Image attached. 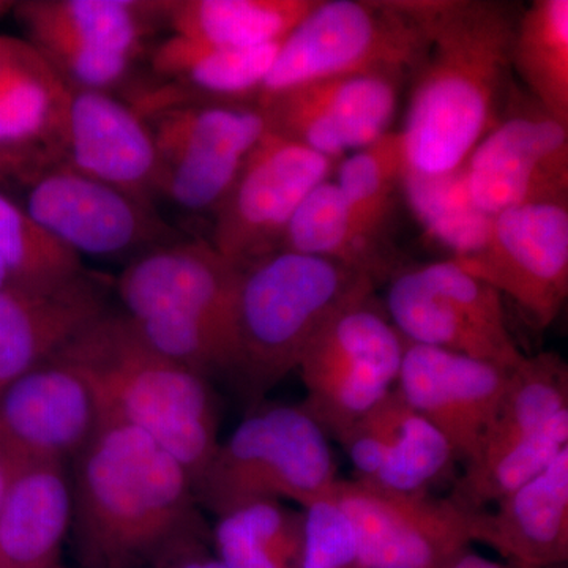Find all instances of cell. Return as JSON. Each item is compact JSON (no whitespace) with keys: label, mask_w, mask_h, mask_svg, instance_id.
Instances as JSON below:
<instances>
[{"label":"cell","mask_w":568,"mask_h":568,"mask_svg":"<svg viewBox=\"0 0 568 568\" xmlns=\"http://www.w3.org/2000/svg\"><path fill=\"white\" fill-rule=\"evenodd\" d=\"M71 526L85 568H149L204 541L193 481L151 436L100 416L74 458Z\"/></svg>","instance_id":"1"},{"label":"cell","mask_w":568,"mask_h":568,"mask_svg":"<svg viewBox=\"0 0 568 568\" xmlns=\"http://www.w3.org/2000/svg\"><path fill=\"white\" fill-rule=\"evenodd\" d=\"M416 7L428 51L414 71L402 130L405 171L452 174L500 118L518 17L491 0H416Z\"/></svg>","instance_id":"2"},{"label":"cell","mask_w":568,"mask_h":568,"mask_svg":"<svg viewBox=\"0 0 568 568\" xmlns=\"http://www.w3.org/2000/svg\"><path fill=\"white\" fill-rule=\"evenodd\" d=\"M54 357L88 381L100 416L151 436L181 463L194 489L220 444L207 379L149 346L123 313H104Z\"/></svg>","instance_id":"3"},{"label":"cell","mask_w":568,"mask_h":568,"mask_svg":"<svg viewBox=\"0 0 568 568\" xmlns=\"http://www.w3.org/2000/svg\"><path fill=\"white\" fill-rule=\"evenodd\" d=\"M375 283L346 265L284 250L245 267L237 297L233 381L246 402L256 407L297 369L327 317Z\"/></svg>","instance_id":"4"},{"label":"cell","mask_w":568,"mask_h":568,"mask_svg":"<svg viewBox=\"0 0 568 568\" xmlns=\"http://www.w3.org/2000/svg\"><path fill=\"white\" fill-rule=\"evenodd\" d=\"M338 478L328 437L304 407L256 406L220 440L194 495L215 517L256 500L308 508L328 499Z\"/></svg>","instance_id":"5"},{"label":"cell","mask_w":568,"mask_h":568,"mask_svg":"<svg viewBox=\"0 0 568 568\" xmlns=\"http://www.w3.org/2000/svg\"><path fill=\"white\" fill-rule=\"evenodd\" d=\"M428 51L416 0H320L280 47L261 97L338 77L414 73Z\"/></svg>","instance_id":"6"},{"label":"cell","mask_w":568,"mask_h":568,"mask_svg":"<svg viewBox=\"0 0 568 568\" xmlns=\"http://www.w3.org/2000/svg\"><path fill=\"white\" fill-rule=\"evenodd\" d=\"M406 339L376 301L375 287L336 308L308 343L297 365L302 407L338 440L398 383Z\"/></svg>","instance_id":"7"},{"label":"cell","mask_w":568,"mask_h":568,"mask_svg":"<svg viewBox=\"0 0 568 568\" xmlns=\"http://www.w3.org/2000/svg\"><path fill=\"white\" fill-rule=\"evenodd\" d=\"M332 170L334 160L267 130L213 212V248L239 268L280 252L298 205Z\"/></svg>","instance_id":"8"},{"label":"cell","mask_w":568,"mask_h":568,"mask_svg":"<svg viewBox=\"0 0 568 568\" xmlns=\"http://www.w3.org/2000/svg\"><path fill=\"white\" fill-rule=\"evenodd\" d=\"M450 261L547 328L568 295V207L536 204L497 213L481 245Z\"/></svg>","instance_id":"9"},{"label":"cell","mask_w":568,"mask_h":568,"mask_svg":"<svg viewBox=\"0 0 568 568\" xmlns=\"http://www.w3.org/2000/svg\"><path fill=\"white\" fill-rule=\"evenodd\" d=\"M20 201L36 222L78 256H123L179 241L151 201L52 164L26 183Z\"/></svg>","instance_id":"10"},{"label":"cell","mask_w":568,"mask_h":568,"mask_svg":"<svg viewBox=\"0 0 568 568\" xmlns=\"http://www.w3.org/2000/svg\"><path fill=\"white\" fill-rule=\"evenodd\" d=\"M332 499L353 526L361 568H439L474 544V514L450 497L338 478Z\"/></svg>","instance_id":"11"},{"label":"cell","mask_w":568,"mask_h":568,"mask_svg":"<svg viewBox=\"0 0 568 568\" xmlns=\"http://www.w3.org/2000/svg\"><path fill=\"white\" fill-rule=\"evenodd\" d=\"M466 189L484 215L568 201V126L532 104L508 112L463 166Z\"/></svg>","instance_id":"12"},{"label":"cell","mask_w":568,"mask_h":568,"mask_svg":"<svg viewBox=\"0 0 568 568\" xmlns=\"http://www.w3.org/2000/svg\"><path fill=\"white\" fill-rule=\"evenodd\" d=\"M100 410L91 386L51 357L0 392V462L22 467L63 465L91 443Z\"/></svg>","instance_id":"13"},{"label":"cell","mask_w":568,"mask_h":568,"mask_svg":"<svg viewBox=\"0 0 568 568\" xmlns=\"http://www.w3.org/2000/svg\"><path fill=\"white\" fill-rule=\"evenodd\" d=\"M254 104L267 130L335 162L388 132L398 81L373 74L327 78L261 97Z\"/></svg>","instance_id":"14"},{"label":"cell","mask_w":568,"mask_h":568,"mask_svg":"<svg viewBox=\"0 0 568 568\" xmlns=\"http://www.w3.org/2000/svg\"><path fill=\"white\" fill-rule=\"evenodd\" d=\"M244 268L204 242H170L141 253L123 268L114 287L123 315L197 317L235 332Z\"/></svg>","instance_id":"15"},{"label":"cell","mask_w":568,"mask_h":568,"mask_svg":"<svg viewBox=\"0 0 568 568\" xmlns=\"http://www.w3.org/2000/svg\"><path fill=\"white\" fill-rule=\"evenodd\" d=\"M511 369L406 342L396 387L454 448L458 463L476 457L495 420Z\"/></svg>","instance_id":"16"},{"label":"cell","mask_w":568,"mask_h":568,"mask_svg":"<svg viewBox=\"0 0 568 568\" xmlns=\"http://www.w3.org/2000/svg\"><path fill=\"white\" fill-rule=\"evenodd\" d=\"M67 84L28 40L0 36V190L62 163Z\"/></svg>","instance_id":"17"},{"label":"cell","mask_w":568,"mask_h":568,"mask_svg":"<svg viewBox=\"0 0 568 568\" xmlns=\"http://www.w3.org/2000/svg\"><path fill=\"white\" fill-rule=\"evenodd\" d=\"M62 163L140 200L153 203L159 194V155L151 126L132 103L110 92L67 85Z\"/></svg>","instance_id":"18"},{"label":"cell","mask_w":568,"mask_h":568,"mask_svg":"<svg viewBox=\"0 0 568 568\" xmlns=\"http://www.w3.org/2000/svg\"><path fill=\"white\" fill-rule=\"evenodd\" d=\"M336 443L354 469V478L387 491L432 493L458 465L446 437L422 417L395 387Z\"/></svg>","instance_id":"19"},{"label":"cell","mask_w":568,"mask_h":568,"mask_svg":"<svg viewBox=\"0 0 568 568\" xmlns=\"http://www.w3.org/2000/svg\"><path fill=\"white\" fill-rule=\"evenodd\" d=\"M108 293L88 271L47 287H0V392L110 312Z\"/></svg>","instance_id":"20"},{"label":"cell","mask_w":568,"mask_h":568,"mask_svg":"<svg viewBox=\"0 0 568 568\" xmlns=\"http://www.w3.org/2000/svg\"><path fill=\"white\" fill-rule=\"evenodd\" d=\"M474 511L473 541L496 549L510 566L552 568L568 559V448L548 469Z\"/></svg>","instance_id":"21"},{"label":"cell","mask_w":568,"mask_h":568,"mask_svg":"<svg viewBox=\"0 0 568 568\" xmlns=\"http://www.w3.org/2000/svg\"><path fill=\"white\" fill-rule=\"evenodd\" d=\"M0 506V568H55L71 528L73 496L63 465L7 474Z\"/></svg>","instance_id":"22"},{"label":"cell","mask_w":568,"mask_h":568,"mask_svg":"<svg viewBox=\"0 0 568 568\" xmlns=\"http://www.w3.org/2000/svg\"><path fill=\"white\" fill-rule=\"evenodd\" d=\"M282 41L253 48H223L181 36L168 37L152 54V69L166 81L168 103H254Z\"/></svg>","instance_id":"23"},{"label":"cell","mask_w":568,"mask_h":568,"mask_svg":"<svg viewBox=\"0 0 568 568\" xmlns=\"http://www.w3.org/2000/svg\"><path fill=\"white\" fill-rule=\"evenodd\" d=\"M384 308L406 342L466 355L504 369H514L526 357L514 338L489 334L432 290L417 268L395 274Z\"/></svg>","instance_id":"24"},{"label":"cell","mask_w":568,"mask_h":568,"mask_svg":"<svg viewBox=\"0 0 568 568\" xmlns=\"http://www.w3.org/2000/svg\"><path fill=\"white\" fill-rule=\"evenodd\" d=\"M170 3L171 0H22L13 13L26 33H59L138 59L155 26L166 21Z\"/></svg>","instance_id":"25"},{"label":"cell","mask_w":568,"mask_h":568,"mask_svg":"<svg viewBox=\"0 0 568 568\" xmlns=\"http://www.w3.org/2000/svg\"><path fill=\"white\" fill-rule=\"evenodd\" d=\"M320 0H171L174 36L223 48L276 43L304 21Z\"/></svg>","instance_id":"26"},{"label":"cell","mask_w":568,"mask_h":568,"mask_svg":"<svg viewBox=\"0 0 568 568\" xmlns=\"http://www.w3.org/2000/svg\"><path fill=\"white\" fill-rule=\"evenodd\" d=\"M280 250L334 261L375 282L388 268L377 248V239L355 222L345 196L331 181L320 183L298 205Z\"/></svg>","instance_id":"27"},{"label":"cell","mask_w":568,"mask_h":568,"mask_svg":"<svg viewBox=\"0 0 568 568\" xmlns=\"http://www.w3.org/2000/svg\"><path fill=\"white\" fill-rule=\"evenodd\" d=\"M304 508L256 500L216 517L215 556L227 568H298L304 549Z\"/></svg>","instance_id":"28"},{"label":"cell","mask_w":568,"mask_h":568,"mask_svg":"<svg viewBox=\"0 0 568 568\" xmlns=\"http://www.w3.org/2000/svg\"><path fill=\"white\" fill-rule=\"evenodd\" d=\"M511 67L534 102L568 126V0H536L518 17Z\"/></svg>","instance_id":"29"},{"label":"cell","mask_w":568,"mask_h":568,"mask_svg":"<svg viewBox=\"0 0 568 568\" xmlns=\"http://www.w3.org/2000/svg\"><path fill=\"white\" fill-rule=\"evenodd\" d=\"M0 264L10 284L47 287L73 278L85 268L81 256L48 233L20 201L0 190Z\"/></svg>","instance_id":"30"},{"label":"cell","mask_w":568,"mask_h":568,"mask_svg":"<svg viewBox=\"0 0 568 568\" xmlns=\"http://www.w3.org/2000/svg\"><path fill=\"white\" fill-rule=\"evenodd\" d=\"M406 170L402 132H387L346 156L338 168L339 192L355 222L372 237L379 239L392 209V200Z\"/></svg>","instance_id":"31"},{"label":"cell","mask_w":568,"mask_h":568,"mask_svg":"<svg viewBox=\"0 0 568 568\" xmlns=\"http://www.w3.org/2000/svg\"><path fill=\"white\" fill-rule=\"evenodd\" d=\"M403 185L426 230L452 246L454 257L474 252L487 237L491 219L470 201L463 168L444 175L405 171Z\"/></svg>","instance_id":"32"},{"label":"cell","mask_w":568,"mask_h":568,"mask_svg":"<svg viewBox=\"0 0 568 568\" xmlns=\"http://www.w3.org/2000/svg\"><path fill=\"white\" fill-rule=\"evenodd\" d=\"M418 275L437 294L446 297L489 334L511 338L503 295L495 287L467 274L450 260L417 267Z\"/></svg>","instance_id":"33"},{"label":"cell","mask_w":568,"mask_h":568,"mask_svg":"<svg viewBox=\"0 0 568 568\" xmlns=\"http://www.w3.org/2000/svg\"><path fill=\"white\" fill-rule=\"evenodd\" d=\"M304 511V549L298 568H361L353 526L332 496Z\"/></svg>","instance_id":"34"},{"label":"cell","mask_w":568,"mask_h":568,"mask_svg":"<svg viewBox=\"0 0 568 568\" xmlns=\"http://www.w3.org/2000/svg\"><path fill=\"white\" fill-rule=\"evenodd\" d=\"M149 568H227L222 560L211 555L205 541H193L174 549L170 555L156 560Z\"/></svg>","instance_id":"35"},{"label":"cell","mask_w":568,"mask_h":568,"mask_svg":"<svg viewBox=\"0 0 568 568\" xmlns=\"http://www.w3.org/2000/svg\"><path fill=\"white\" fill-rule=\"evenodd\" d=\"M439 568H519L510 566V564H500L497 560L485 558V556L477 555L473 549L465 548L457 555L447 559Z\"/></svg>","instance_id":"36"},{"label":"cell","mask_w":568,"mask_h":568,"mask_svg":"<svg viewBox=\"0 0 568 568\" xmlns=\"http://www.w3.org/2000/svg\"><path fill=\"white\" fill-rule=\"evenodd\" d=\"M14 7H17L14 0H0V20H2L6 14H9L10 11H13Z\"/></svg>","instance_id":"37"},{"label":"cell","mask_w":568,"mask_h":568,"mask_svg":"<svg viewBox=\"0 0 568 568\" xmlns=\"http://www.w3.org/2000/svg\"><path fill=\"white\" fill-rule=\"evenodd\" d=\"M7 470L3 467L2 462H0V506H2L3 493H6L7 488Z\"/></svg>","instance_id":"38"},{"label":"cell","mask_w":568,"mask_h":568,"mask_svg":"<svg viewBox=\"0 0 568 568\" xmlns=\"http://www.w3.org/2000/svg\"><path fill=\"white\" fill-rule=\"evenodd\" d=\"M9 275H7L6 268H3L2 264H0V287L9 286Z\"/></svg>","instance_id":"39"},{"label":"cell","mask_w":568,"mask_h":568,"mask_svg":"<svg viewBox=\"0 0 568 568\" xmlns=\"http://www.w3.org/2000/svg\"><path fill=\"white\" fill-rule=\"evenodd\" d=\"M55 568H63V567H62V564H61V566H58V567H55Z\"/></svg>","instance_id":"40"}]
</instances>
